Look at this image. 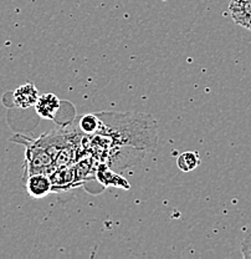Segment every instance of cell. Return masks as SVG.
I'll list each match as a JSON object with an SVG mask.
<instances>
[{
  "label": "cell",
  "instance_id": "1",
  "mask_svg": "<svg viewBox=\"0 0 251 259\" xmlns=\"http://www.w3.org/2000/svg\"><path fill=\"white\" fill-rule=\"evenodd\" d=\"M97 134L109 137L113 146L138 151H156L158 146L157 120L149 113L99 112Z\"/></svg>",
  "mask_w": 251,
  "mask_h": 259
},
{
  "label": "cell",
  "instance_id": "2",
  "mask_svg": "<svg viewBox=\"0 0 251 259\" xmlns=\"http://www.w3.org/2000/svg\"><path fill=\"white\" fill-rule=\"evenodd\" d=\"M12 141L25 146V178L35 174L48 175L56 168L54 156L36 140L15 135Z\"/></svg>",
  "mask_w": 251,
  "mask_h": 259
},
{
  "label": "cell",
  "instance_id": "3",
  "mask_svg": "<svg viewBox=\"0 0 251 259\" xmlns=\"http://www.w3.org/2000/svg\"><path fill=\"white\" fill-rule=\"evenodd\" d=\"M53 191H69L70 188L77 187L79 183L75 178L74 166L56 167L53 172L48 174Z\"/></svg>",
  "mask_w": 251,
  "mask_h": 259
},
{
  "label": "cell",
  "instance_id": "4",
  "mask_svg": "<svg viewBox=\"0 0 251 259\" xmlns=\"http://www.w3.org/2000/svg\"><path fill=\"white\" fill-rule=\"evenodd\" d=\"M26 192L34 199H42L53 192L51 181L46 174H35L25 178Z\"/></svg>",
  "mask_w": 251,
  "mask_h": 259
},
{
  "label": "cell",
  "instance_id": "5",
  "mask_svg": "<svg viewBox=\"0 0 251 259\" xmlns=\"http://www.w3.org/2000/svg\"><path fill=\"white\" fill-rule=\"evenodd\" d=\"M39 96V90L36 86L31 82H26L15 89L13 93V102L19 109H29L35 106Z\"/></svg>",
  "mask_w": 251,
  "mask_h": 259
},
{
  "label": "cell",
  "instance_id": "6",
  "mask_svg": "<svg viewBox=\"0 0 251 259\" xmlns=\"http://www.w3.org/2000/svg\"><path fill=\"white\" fill-rule=\"evenodd\" d=\"M94 178H96L101 185H104L105 187L115 186V187L123 188V190H129V187H131L125 178L121 177L117 172L113 171V169L107 166L105 162H101V163L97 164Z\"/></svg>",
  "mask_w": 251,
  "mask_h": 259
},
{
  "label": "cell",
  "instance_id": "7",
  "mask_svg": "<svg viewBox=\"0 0 251 259\" xmlns=\"http://www.w3.org/2000/svg\"><path fill=\"white\" fill-rule=\"evenodd\" d=\"M60 99L54 94H44L40 95L35 104V110L36 113L41 118H47V120H55L56 112L60 110Z\"/></svg>",
  "mask_w": 251,
  "mask_h": 259
},
{
  "label": "cell",
  "instance_id": "8",
  "mask_svg": "<svg viewBox=\"0 0 251 259\" xmlns=\"http://www.w3.org/2000/svg\"><path fill=\"white\" fill-rule=\"evenodd\" d=\"M230 14L239 25L251 30V2L250 0H231Z\"/></svg>",
  "mask_w": 251,
  "mask_h": 259
},
{
  "label": "cell",
  "instance_id": "9",
  "mask_svg": "<svg viewBox=\"0 0 251 259\" xmlns=\"http://www.w3.org/2000/svg\"><path fill=\"white\" fill-rule=\"evenodd\" d=\"M200 164V156L194 151H187L178 156L177 166L182 172H191Z\"/></svg>",
  "mask_w": 251,
  "mask_h": 259
},
{
  "label": "cell",
  "instance_id": "10",
  "mask_svg": "<svg viewBox=\"0 0 251 259\" xmlns=\"http://www.w3.org/2000/svg\"><path fill=\"white\" fill-rule=\"evenodd\" d=\"M83 135H96L99 128V118L97 113H87L80 118L77 123Z\"/></svg>",
  "mask_w": 251,
  "mask_h": 259
},
{
  "label": "cell",
  "instance_id": "11",
  "mask_svg": "<svg viewBox=\"0 0 251 259\" xmlns=\"http://www.w3.org/2000/svg\"><path fill=\"white\" fill-rule=\"evenodd\" d=\"M241 255L244 259H251V225L245 228L241 241Z\"/></svg>",
  "mask_w": 251,
  "mask_h": 259
},
{
  "label": "cell",
  "instance_id": "12",
  "mask_svg": "<svg viewBox=\"0 0 251 259\" xmlns=\"http://www.w3.org/2000/svg\"><path fill=\"white\" fill-rule=\"evenodd\" d=\"M250 2H251V0H250Z\"/></svg>",
  "mask_w": 251,
  "mask_h": 259
}]
</instances>
